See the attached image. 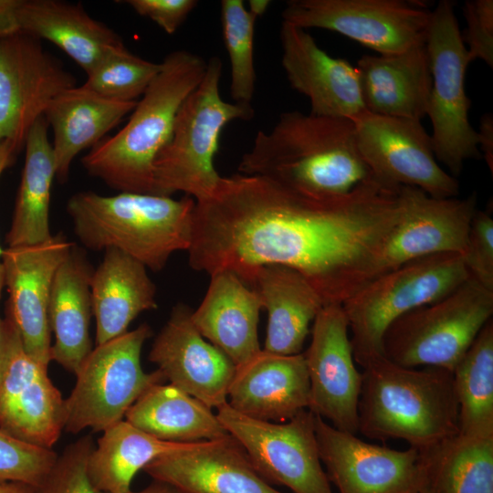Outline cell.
Listing matches in <instances>:
<instances>
[{
    "label": "cell",
    "mask_w": 493,
    "mask_h": 493,
    "mask_svg": "<svg viewBox=\"0 0 493 493\" xmlns=\"http://www.w3.org/2000/svg\"><path fill=\"white\" fill-rule=\"evenodd\" d=\"M400 188L371 177L345 195L325 196L265 176L222 177L195 202L189 265L209 276L230 270L243 282L261 266L289 267L324 306L342 304L379 276Z\"/></svg>",
    "instance_id": "cell-1"
},
{
    "label": "cell",
    "mask_w": 493,
    "mask_h": 493,
    "mask_svg": "<svg viewBox=\"0 0 493 493\" xmlns=\"http://www.w3.org/2000/svg\"><path fill=\"white\" fill-rule=\"evenodd\" d=\"M238 171L325 196L345 195L372 177L352 120L299 110L281 113L271 130L259 131Z\"/></svg>",
    "instance_id": "cell-2"
},
{
    "label": "cell",
    "mask_w": 493,
    "mask_h": 493,
    "mask_svg": "<svg viewBox=\"0 0 493 493\" xmlns=\"http://www.w3.org/2000/svg\"><path fill=\"white\" fill-rule=\"evenodd\" d=\"M358 433L386 442L404 440L420 454L458 434L453 372L408 368L376 358L362 367Z\"/></svg>",
    "instance_id": "cell-3"
},
{
    "label": "cell",
    "mask_w": 493,
    "mask_h": 493,
    "mask_svg": "<svg viewBox=\"0 0 493 493\" xmlns=\"http://www.w3.org/2000/svg\"><path fill=\"white\" fill-rule=\"evenodd\" d=\"M161 64L126 124L81 159L89 175L120 193L153 194V163L171 137L180 106L199 85L207 66L187 50L169 53Z\"/></svg>",
    "instance_id": "cell-4"
},
{
    "label": "cell",
    "mask_w": 493,
    "mask_h": 493,
    "mask_svg": "<svg viewBox=\"0 0 493 493\" xmlns=\"http://www.w3.org/2000/svg\"><path fill=\"white\" fill-rule=\"evenodd\" d=\"M195 201L121 192L111 196L79 192L67 203L74 233L87 248H116L146 268L163 269L171 255L188 250Z\"/></svg>",
    "instance_id": "cell-5"
},
{
    "label": "cell",
    "mask_w": 493,
    "mask_h": 493,
    "mask_svg": "<svg viewBox=\"0 0 493 493\" xmlns=\"http://www.w3.org/2000/svg\"><path fill=\"white\" fill-rule=\"evenodd\" d=\"M222 61L212 57L199 85L180 106L171 137L153 163V194L183 192L195 202L209 197L222 176L214 158L226 125L249 121L252 105L228 102L220 94Z\"/></svg>",
    "instance_id": "cell-6"
},
{
    "label": "cell",
    "mask_w": 493,
    "mask_h": 493,
    "mask_svg": "<svg viewBox=\"0 0 493 493\" xmlns=\"http://www.w3.org/2000/svg\"><path fill=\"white\" fill-rule=\"evenodd\" d=\"M468 277L462 254L428 256L379 275L345 300L356 364L362 368L383 356V338L395 320L444 298Z\"/></svg>",
    "instance_id": "cell-7"
},
{
    "label": "cell",
    "mask_w": 493,
    "mask_h": 493,
    "mask_svg": "<svg viewBox=\"0 0 493 493\" xmlns=\"http://www.w3.org/2000/svg\"><path fill=\"white\" fill-rule=\"evenodd\" d=\"M492 315L493 291L469 276L444 298L395 320L383 338V356L404 367L453 372Z\"/></svg>",
    "instance_id": "cell-8"
},
{
    "label": "cell",
    "mask_w": 493,
    "mask_h": 493,
    "mask_svg": "<svg viewBox=\"0 0 493 493\" xmlns=\"http://www.w3.org/2000/svg\"><path fill=\"white\" fill-rule=\"evenodd\" d=\"M454 7L452 1L441 0L431 11L425 45L432 75L426 116L433 127V150L437 162L456 177L465 161L482 156L468 119L465 75L470 61Z\"/></svg>",
    "instance_id": "cell-9"
},
{
    "label": "cell",
    "mask_w": 493,
    "mask_h": 493,
    "mask_svg": "<svg viewBox=\"0 0 493 493\" xmlns=\"http://www.w3.org/2000/svg\"><path fill=\"white\" fill-rule=\"evenodd\" d=\"M151 327L138 328L96 345L76 372V383L65 399V428L72 434L84 429L103 432L125 417L129 408L151 386L165 379L157 369L145 372L141 365Z\"/></svg>",
    "instance_id": "cell-10"
},
{
    "label": "cell",
    "mask_w": 493,
    "mask_h": 493,
    "mask_svg": "<svg viewBox=\"0 0 493 493\" xmlns=\"http://www.w3.org/2000/svg\"><path fill=\"white\" fill-rule=\"evenodd\" d=\"M216 416L269 484L293 493H333L319 455L316 415L309 409L274 423L248 417L226 403L217 408Z\"/></svg>",
    "instance_id": "cell-11"
},
{
    "label": "cell",
    "mask_w": 493,
    "mask_h": 493,
    "mask_svg": "<svg viewBox=\"0 0 493 493\" xmlns=\"http://www.w3.org/2000/svg\"><path fill=\"white\" fill-rule=\"evenodd\" d=\"M351 120L358 151L374 179L393 188L416 187L435 198L459 194L458 181L437 162L420 121L366 110Z\"/></svg>",
    "instance_id": "cell-12"
},
{
    "label": "cell",
    "mask_w": 493,
    "mask_h": 493,
    "mask_svg": "<svg viewBox=\"0 0 493 493\" xmlns=\"http://www.w3.org/2000/svg\"><path fill=\"white\" fill-rule=\"evenodd\" d=\"M431 11L404 0H290L283 22L341 34L379 55L401 53L423 41Z\"/></svg>",
    "instance_id": "cell-13"
},
{
    "label": "cell",
    "mask_w": 493,
    "mask_h": 493,
    "mask_svg": "<svg viewBox=\"0 0 493 493\" xmlns=\"http://www.w3.org/2000/svg\"><path fill=\"white\" fill-rule=\"evenodd\" d=\"M76 86L74 76L22 31L0 37V144L19 153L51 100Z\"/></svg>",
    "instance_id": "cell-14"
},
{
    "label": "cell",
    "mask_w": 493,
    "mask_h": 493,
    "mask_svg": "<svg viewBox=\"0 0 493 493\" xmlns=\"http://www.w3.org/2000/svg\"><path fill=\"white\" fill-rule=\"evenodd\" d=\"M319 455L339 493H416L427 486L421 454L363 441L316 415Z\"/></svg>",
    "instance_id": "cell-15"
},
{
    "label": "cell",
    "mask_w": 493,
    "mask_h": 493,
    "mask_svg": "<svg viewBox=\"0 0 493 493\" xmlns=\"http://www.w3.org/2000/svg\"><path fill=\"white\" fill-rule=\"evenodd\" d=\"M310 334L303 352L309 381V410L335 428L356 435L362 373L353 358L342 305L323 306Z\"/></svg>",
    "instance_id": "cell-16"
},
{
    "label": "cell",
    "mask_w": 493,
    "mask_h": 493,
    "mask_svg": "<svg viewBox=\"0 0 493 493\" xmlns=\"http://www.w3.org/2000/svg\"><path fill=\"white\" fill-rule=\"evenodd\" d=\"M73 246L58 233L44 243L8 246L2 253L5 286L9 293L6 311L26 353L47 367L51 362L48 303L52 283Z\"/></svg>",
    "instance_id": "cell-17"
},
{
    "label": "cell",
    "mask_w": 493,
    "mask_h": 493,
    "mask_svg": "<svg viewBox=\"0 0 493 493\" xmlns=\"http://www.w3.org/2000/svg\"><path fill=\"white\" fill-rule=\"evenodd\" d=\"M5 317L9 344L0 385V429L29 444L52 448L65 428V399L51 382L48 367L25 351L7 311Z\"/></svg>",
    "instance_id": "cell-18"
},
{
    "label": "cell",
    "mask_w": 493,
    "mask_h": 493,
    "mask_svg": "<svg viewBox=\"0 0 493 493\" xmlns=\"http://www.w3.org/2000/svg\"><path fill=\"white\" fill-rule=\"evenodd\" d=\"M400 217L385 245L379 275L414 259L445 253L464 255L476 192L466 198H435L413 186H401Z\"/></svg>",
    "instance_id": "cell-19"
},
{
    "label": "cell",
    "mask_w": 493,
    "mask_h": 493,
    "mask_svg": "<svg viewBox=\"0 0 493 493\" xmlns=\"http://www.w3.org/2000/svg\"><path fill=\"white\" fill-rule=\"evenodd\" d=\"M192 311L184 303L173 307L152 343L149 360L171 384L211 409L219 408L227 403L236 365L201 335Z\"/></svg>",
    "instance_id": "cell-20"
},
{
    "label": "cell",
    "mask_w": 493,
    "mask_h": 493,
    "mask_svg": "<svg viewBox=\"0 0 493 493\" xmlns=\"http://www.w3.org/2000/svg\"><path fill=\"white\" fill-rule=\"evenodd\" d=\"M280 43L288 83L309 100V113L351 120L365 110L356 67L330 57L305 29L283 21Z\"/></svg>",
    "instance_id": "cell-21"
},
{
    "label": "cell",
    "mask_w": 493,
    "mask_h": 493,
    "mask_svg": "<svg viewBox=\"0 0 493 493\" xmlns=\"http://www.w3.org/2000/svg\"><path fill=\"white\" fill-rule=\"evenodd\" d=\"M143 470L187 493H282L260 476L230 435L162 455Z\"/></svg>",
    "instance_id": "cell-22"
},
{
    "label": "cell",
    "mask_w": 493,
    "mask_h": 493,
    "mask_svg": "<svg viewBox=\"0 0 493 493\" xmlns=\"http://www.w3.org/2000/svg\"><path fill=\"white\" fill-rule=\"evenodd\" d=\"M227 404L248 417L284 423L309 406L303 352L281 355L261 350L236 366Z\"/></svg>",
    "instance_id": "cell-23"
},
{
    "label": "cell",
    "mask_w": 493,
    "mask_h": 493,
    "mask_svg": "<svg viewBox=\"0 0 493 493\" xmlns=\"http://www.w3.org/2000/svg\"><path fill=\"white\" fill-rule=\"evenodd\" d=\"M365 110L420 121L426 116L432 75L425 39L391 55H364L356 67Z\"/></svg>",
    "instance_id": "cell-24"
},
{
    "label": "cell",
    "mask_w": 493,
    "mask_h": 493,
    "mask_svg": "<svg viewBox=\"0 0 493 493\" xmlns=\"http://www.w3.org/2000/svg\"><path fill=\"white\" fill-rule=\"evenodd\" d=\"M244 283L257 294L267 313L263 350L301 353L310 324L324 306L314 287L298 270L281 265L261 266Z\"/></svg>",
    "instance_id": "cell-25"
},
{
    "label": "cell",
    "mask_w": 493,
    "mask_h": 493,
    "mask_svg": "<svg viewBox=\"0 0 493 493\" xmlns=\"http://www.w3.org/2000/svg\"><path fill=\"white\" fill-rule=\"evenodd\" d=\"M210 283L192 321L201 335L237 366L261 351L257 325L262 309L257 294L234 272L210 275Z\"/></svg>",
    "instance_id": "cell-26"
},
{
    "label": "cell",
    "mask_w": 493,
    "mask_h": 493,
    "mask_svg": "<svg viewBox=\"0 0 493 493\" xmlns=\"http://www.w3.org/2000/svg\"><path fill=\"white\" fill-rule=\"evenodd\" d=\"M136 103L106 99L83 85L68 89L51 100L44 118L52 131L51 148L59 183L68 180L75 157L108 136Z\"/></svg>",
    "instance_id": "cell-27"
},
{
    "label": "cell",
    "mask_w": 493,
    "mask_h": 493,
    "mask_svg": "<svg viewBox=\"0 0 493 493\" xmlns=\"http://www.w3.org/2000/svg\"><path fill=\"white\" fill-rule=\"evenodd\" d=\"M18 30L47 40L88 74L110 51L123 45L107 25L91 17L80 4L59 0H20Z\"/></svg>",
    "instance_id": "cell-28"
},
{
    "label": "cell",
    "mask_w": 493,
    "mask_h": 493,
    "mask_svg": "<svg viewBox=\"0 0 493 493\" xmlns=\"http://www.w3.org/2000/svg\"><path fill=\"white\" fill-rule=\"evenodd\" d=\"M104 251L90 281L96 345L126 333L140 313L157 308L156 287L147 268L116 248Z\"/></svg>",
    "instance_id": "cell-29"
},
{
    "label": "cell",
    "mask_w": 493,
    "mask_h": 493,
    "mask_svg": "<svg viewBox=\"0 0 493 493\" xmlns=\"http://www.w3.org/2000/svg\"><path fill=\"white\" fill-rule=\"evenodd\" d=\"M93 270L84 253L73 246L55 274L50 292L48 322L55 335L51 361L74 374L92 351L89 328Z\"/></svg>",
    "instance_id": "cell-30"
},
{
    "label": "cell",
    "mask_w": 493,
    "mask_h": 493,
    "mask_svg": "<svg viewBox=\"0 0 493 493\" xmlns=\"http://www.w3.org/2000/svg\"><path fill=\"white\" fill-rule=\"evenodd\" d=\"M128 423L162 441L194 443L229 435L211 408L173 384H154L129 408Z\"/></svg>",
    "instance_id": "cell-31"
},
{
    "label": "cell",
    "mask_w": 493,
    "mask_h": 493,
    "mask_svg": "<svg viewBox=\"0 0 493 493\" xmlns=\"http://www.w3.org/2000/svg\"><path fill=\"white\" fill-rule=\"evenodd\" d=\"M24 149L26 156L21 182L5 236L9 247L37 245L52 237L49 205L56 171L44 116L31 128Z\"/></svg>",
    "instance_id": "cell-32"
},
{
    "label": "cell",
    "mask_w": 493,
    "mask_h": 493,
    "mask_svg": "<svg viewBox=\"0 0 493 493\" xmlns=\"http://www.w3.org/2000/svg\"><path fill=\"white\" fill-rule=\"evenodd\" d=\"M191 444L162 441L121 420L102 432L89 454L88 475L100 491L128 493L138 471L158 456Z\"/></svg>",
    "instance_id": "cell-33"
},
{
    "label": "cell",
    "mask_w": 493,
    "mask_h": 493,
    "mask_svg": "<svg viewBox=\"0 0 493 493\" xmlns=\"http://www.w3.org/2000/svg\"><path fill=\"white\" fill-rule=\"evenodd\" d=\"M421 456L434 493H493V436L457 434Z\"/></svg>",
    "instance_id": "cell-34"
},
{
    "label": "cell",
    "mask_w": 493,
    "mask_h": 493,
    "mask_svg": "<svg viewBox=\"0 0 493 493\" xmlns=\"http://www.w3.org/2000/svg\"><path fill=\"white\" fill-rule=\"evenodd\" d=\"M458 434L493 436V320L479 331L453 371Z\"/></svg>",
    "instance_id": "cell-35"
},
{
    "label": "cell",
    "mask_w": 493,
    "mask_h": 493,
    "mask_svg": "<svg viewBox=\"0 0 493 493\" xmlns=\"http://www.w3.org/2000/svg\"><path fill=\"white\" fill-rule=\"evenodd\" d=\"M256 18L242 0L221 1V23L230 62L233 102L251 105L256 88L254 36Z\"/></svg>",
    "instance_id": "cell-36"
},
{
    "label": "cell",
    "mask_w": 493,
    "mask_h": 493,
    "mask_svg": "<svg viewBox=\"0 0 493 493\" xmlns=\"http://www.w3.org/2000/svg\"><path fill=\"white\" fill-rule=\"evenodd\" d=\"M162 64L130 52L123 45L110 51L88 74L83 86L118 101H138Z\"/></svg>",
    "instance_id": "cell-37"
},
{
    "label": "cell",
    "mask_w": 493,
    "mask_h": 493,
    "mask_svg": "<svg viewBox=\"0 0 493 493\" xmlns=\"http://www.w3.org/2000/svg\"><path fill=\"white\" fill-rule=\"evenodd\" d=\"M58 456L52 448L29 444L0 429V481L36 487L50 471Z\"/></svg>",
    "instance_id": "cell-38"
},
{
    "label": "cell",
    "mask_w": 493,
    "mask_h": 493,
    "mask_svg": "<svg viewBox=\"0 0 493 493\" xmlns=\"http://www.w3.org/2000/svg\"><path fill=\"white\" fill-rule=\"evenodd\" d=\"M95 444L86 435L69 444L34 493H106L97 489L88 475V459Z\"/></svg>",
    "instance_id": "cell-39"
},
{
    "label": "cell",
    "mask_w": 493,
    "mask_h": 493,
    "mask_svg": "<svg viewBox=\"0 0 493 493\" xmlns=\"http://www.w3.org/2000/svg\"><path fill=\"white\" fill-rule=\"evenodd\" d=\"M469 276L493 291V217L492 207L477 210L468 231L463 255Z\"/></svg>",
    "instance_id": "cell-40"
},
{
    "label": "cell",
    "mask_w": 493,
    "mask_h": 493,
    "mask_svg": "<svg viewBox=\"0 0 493 493\" xmlns=\"http://www.w3.org/2000/svg\"><path fill=\"white\" fill-rule=\"evenodd\" d=\"M467 27L461 34L469 61L482 59L493 67V1L468 0L464 4Z\"/></svg>",
    "instance_id": "cell-41"
},
{
    "label": "cell",
    "mask_w": 493,
    "mask_h": 493,
    "mask_svg": "<svg viewBox=\"0 0 493 493\" xmlns=\"http://www.w3.org/2000/svg\"><path fill=\"white\" fill-rule=\"evenodd\" d=\"M138 15L157 24L165 33L174 34L196 7V0H127Z\"/></svg>",
    "instance_id": "cell-42"
},
{
    "label": "cell",
    "mask_w": 493,
    "mask_h": 493,
    "mask_svg": "<svg viewBox=\"0 0 493 493\" xmlns=\"http://www.w3.org/2000/svg\"><path fill=\"white\" fill-rule=\"evenodd\" d=\"M477 133L478 150L484 158L490 173H493V118L486 113L480 120Z\"/></svg>",
    "instance_id": "cell-43"
},
{
    "label": "cell",
    "mask_w": 493,
    "mask_h": 493,
    "mask_svg": "<svg viewBox=\"0 0 493 493\" xmlns=\"http://www.w3.org/2000/svg\"><path fill=\"white\" fill-rule=\"evenodd\" d=\"M20 0H0V37L18 31L16 9Z\"/></svg>",
    "instance_id": "cell-44"
},
{
    "label": "cell",
    "mask_w": 493,
    "mask_h": 493,
    "mask_svg": "<svg viewBox=\"0 0 493 493\" xmlns=\"http://www.w3.org/2000/svg\"><path fill=\"white\" fill-rule=\"evenodd\" d=\"M9 344V323L6 317H0V385L2 383L4 374L7 363Z\"/></svg>",
    "instance_id": "cell-45"
},
{
    "label": "cell",
    "mask_w": 493,
    "mask_h": 493,
    "mask_svg": "<svg viewBox=\"0 0 493 493\" xmlns=\"http://www.w3.org/2000/svg\"><path fill=\"white\" fill-rule=\"evenodd\" d=\"M18 152L9 143L4 142L0 144V175L9 166H11ZM3 250L0 248V256H2Z\"/></svg>",
    "instance_id": "cell-46"
},
{
    "label": "cell",
    "mask_w": 493,
    "mask_h": 493,
    "mask_svg": "<svg viewBox=\"0 0 493 493\" xmlns=\"http://www.w3.org/2000/svg\"><path fill=\"white\" fill-rule=\"evenodd\" d=\"M128 493H187L182 489L177 488L168 483L152 480V482L141 490L133 491L132 489Z\"/></svg>",
    "instance_id": "cell-47"
},
{
    "label": "cell",
    "mask_w": 493,
    "mask_h": 493,
    "mask_svg": "<svg viewBox=\"0 0 493 493\" xmlns=\"http://www.w3.org/2000/svg\"><path fill=\"white\" fill-rule=\"evenodd\" d=\"M0 493H34V487L21 482L0 481Z\"/></svg>",
    "instance_id": "cell-48"
},
{
    "label": "cell",
    "mask_w": 493,
    "mask_h": 493,
    "mask_svg": "<svg viewBox=\"0 0 493 493\" xmlns=\"http://www.w3.org/2000/svg\"><path fill=\"white\" fill-rule=\"evenodd\" d=\"M269 4L270 1L267 0H250L247 10L257 19L267 11Z\"/></svg>",
    "instance_id": "cell-49"
},
{
    "label": "cell",
    "mask_w": 493,
    "mask_h": 493,
    "mask_svg": "<svg viewBox=\"0 0 493 493\" xmlns=\"http://www.w3.org/2000/svg\"><path fill=\"white\" fill-rule=\"evenodd\" d=\"M4 286H5L4 271H3L2 263L0 262V297H1V291Z\"/></svg>",
    "instance_id": "cell-50"
},
{
    "label": "cell",
    "mask_w": 493,
    "mask_h": 493,
    "mask_svg": "<svg viewBox=\"0 0 493 493\" xmlns=\"http://www.w3.org/2000/svg\"><path fill=\"white\" fill-rule=\"evenodd\" d=\"M416 493H434V492L428 486H426L425 488H424L423 489H421L420 491Z\"/></svg>",
    "instance_id": "cell-51"
}]
</instances>
